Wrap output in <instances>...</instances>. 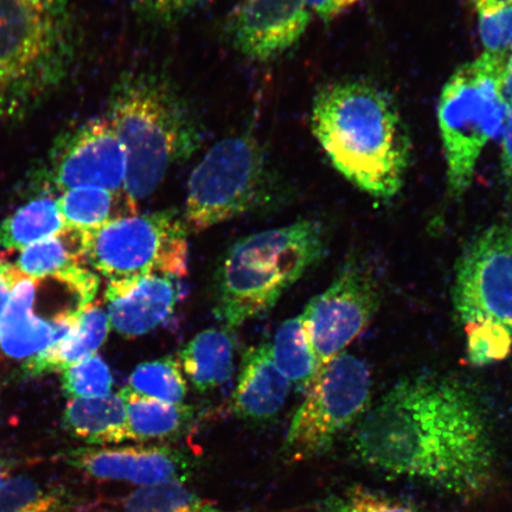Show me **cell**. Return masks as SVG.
<instances>
[{"mask_svg": "<svg viewBox=\"0 0 512 512\" xmlns=\"http://www.w3.org/2000/svg\"><path fill=\"white\" fill-rule=\"evenodd\" d=\"M320 512H422L363 486H351L341 494L325 499Z\"/></svg>", "mask_w": 512, "mask_h": 512, "instance_id": "cell-30", "label": "cell"}, {"mask_svg": "<svg viewBox=\"0 0 512 512\" xmlns=\"http://www.w3.org/2000/svg\"><path fill=\"white\" fill-rule=\"evenodd\" d=\"M373 375L361 357L344 351L319 371L294 413L284 453L292 462L312 459L356 426L370 408Z\"/></svg>", "mask_w": 512, "mask_h": 512, "instance_id": "cell-10", "label": "cell"}, {"mask_svg": "<svg viewBox=\"0 0 512 512\" xmlns=\"http://www.w3.org/2000/svg\"><path fill=\"white\" fill-rule=\"evenodd\" d=\"M452 302L464 330L497 326L512 335V222L479 230L456 262Z\"/></svg>", "mask_w": 512, "mask_h": 512, "instance_id": "cell-11", "label": "cell"}, {"mask_svg": "<svg viewBox=\"0 0 512 512\" xmlns=\"http://www.w3.org/2000/svg\"><path fill=\"white\" fill-rule=\"evenodd\" d=\"M508 54L484 53L460 66L440 94L438 120L445 149L448 189H470L480 153L504 126L509 111L502 95Z\"/></svg>", "mask_w": 512, "mask_h": 512, "instance_id": "cell-6", "label": "cell"}, {"mask_svg": "<svg viewBox=\"0 0 512 512\" xmlns=\"http://www.w3.org/2000/svg\"><path fill=\"white\" fill-rule=\"evenodd\" d=\"M127 156L110 121L93 119L56 138L46 159L32 174L31 188L57 196L76 188H100L124 194Z\"/></svg>", "mask_w": 512, "mask_h": 512, "instance_id": "cell-12", "label": "cell"}, {"mask_svg": "<svg viewBox=\"0 0 512 512\" xmlns=\"http://www.w3.org/2000/svg\"><path fill=\"white\" fill-rule=\"evenodd\" d=\"M502 174L505 183L512 187V105L503 126Z\"/></svg>", "mask_w": 512, "mask_h": 512, "instance_id": "cell-35", "label": "cell"}, {"mask_svg": "<svg viewBox=\"0 0 512 512\" xmlns=\"http://www.w3.org/2000/svg\"><path fill=\"white\" fill-rule=\"evenodd\" d=\"M76 498L61 486L19 476L0 486V512H72Z\"/></svg>", "mask_w": 512, "mask_h": 512, "instance_id": "cell-25", "label": "cell"}, {"mask_svg": "<svg viewBox=\"0 0 512 512\" xmlns=\"http://www.w3.org/2000/svg\"><path fill=\"white\" fill-rule=\"evenodd\" d=\"M209 0H131L133 9L146 21L159 25H171L181 21Z\"/></svg>", "mask_w": 512, "mask_h": 512, "instance_id": "cell-33", "label": "cell"}, {"mask_svg": "<svg viewBox=\"0 0 512 512\" xmlns=\"http://www.w3.org/2000/svg\"><path fill=\"white\" fill-rule=\"evenodd\" d=\"M277 183L266 153L253 137L224 138L192 170L184 221L200 232L266 209L278 196Z\"/></svg>", "mask_w": 512, "mask_h": 512, "instance_id": "cell-7", "label": "cell"}, {"mask_svg": "<svg viewBox=\"0 0 512 512\" xmlns=\"http://www.w3.org/2000/svg\"><path fill=\"white\" fill-rule=\"evenodd\" d=\"M62 387L70 398H98L112 393L110 367L98 355L63 370Z\"/></svg>", "mask_w": 512, "mask_h": 512, "instance_id": "cell-29", "label": "cell"}, {"mask_svg": "<svg viewBox=\"0 0 512 512\" xmlns=\"http://www.w3.org/2000/svg\"><path fill=\"white\" fill-rule=\"evenodd\" d=\"M322 224L300 220L236 241L214 278V315L227 329L264 315L322 260Z\"/></svg>", "mask_w": 512, "mask_h": 512, "instance_id": "cell-5", "label": "cell"}, {"mask_svg": "<svg viewBox=\"0 0 512 512\" xmlns=\"http://www.w3.org/2000/svg\"><path fill=\"white\" fill-rule=\"evenodd\" d=\"M235 344L228 329L200 332L181 352V367L198 392L223 386L234 371Z\"/></svg>", "mask_w": 512, "mask_h": 512, "instance_id": "cell-19", "label": "cell"}, {"mask_svg": "<svg viewBox=\"0 0 512 512\" xmlns=\"http://www.w3.org/2000/svg\"><path fill=\"white\" fill-rule=\"evenodd\" d=\"M106 119L126 150L124 195L133 213L176 164L187 162L201 146L200 124L162 74L124 75L115 83Z\"/></svg>", "mask_w": 512, "mask_h": 512, "instance_id": "cell-3", "label": "cell"}, {"mask_svg": "<svg viewBox=\"0 0 512 512\" xmlns=\"http://www.w3.org/2000/svg\"><path fill=\"white\" fill-rule=\"evenodd\" d=\"M22 277L23 274L19 273L15 266L0 260V317H2L12 290H14L18 280Z\"/></svg>", "mask_w": 512, "mask_h": 512, "instance_id": "cell-36", "label": "cell"}, {"mask_svg": "<svg viewBox=\"0 0 512 512\" xmlns=\"http://www.w3.org/2000/svg\"><path fill=\"white\" fill-rule=\"evenodd\" d=\"M128 380V387L146 398L176 405L187 398V381L174 357L139 364Z\"/></svg>", "mask_w": 512, "mask_h": 512, "instance_id": "cell-28", "label": "cell"}, {"mask_svg": "<svg viewBox=\"0 0 512 512\" xmlns=\"http://www.w3.org/2000/svg\"><path fill=\"white\" fill-rule=\"evenodd\" d=\"M358 463L463 499L494 484L490 422L475 390L453 377L409 376L368 409L350 440Z\"/></svg>", "mask_w": 512, "mask_h": 512, "instance_id": "cell-1", "label": "cell"}, {"mask_svg": "<svg viewBox=\"0 0 512 512\" xmlns=\"http://www.w3.org/2000/svg\"><path fill=\"white\" fill-rule=\"evenodd\" d=\"M86 261L85 232L64 228L60 234L23 249L17 271L28 278H41L68 270Z\"/></svg>", "mask_w": 512, "mask_h": 512, "instance_id": "cell-24", "label": "cell"}, {"mask_svg": "<svg viewBox=\"0 0 512 512\" xmlns=\"http://www.w3.org/2000/svg\"><path fill=\"white\" fill-rule=\"evenodd\" d=\"M467 360L475 367L504 361L512 351V335L497 326H475L465 330Z\"/></svg>", "mask_w": 512, "mask_h": 512, "instance_id": "cell-31", "label": "cell"}, {"mask_svg": "<svg viewBox=\"0 0 512 512\" xmlns=\"http://www.w3.org/2000/svg\"><path fill=\"white\" fill-rule=\"evenodd\" d=\"M12 465L9 460L0 458V486H2L6 480L10 478Z\"/></svg>", "mask_w": 512, "mask_h": 512, "instance_id": "cell-39", "label": "cell"}, {"mask_svg": "<svg viewBox=\"0 0 512 512\" xmlns=\"http://www.w3.org/2000/svg\"><path fill=\"white\" fill-rule=\"evenodd\" d=\"M124 512H230L192 492L184 483L138 488L123 501Z\"/></svg>", "mask_w": 512, "mask_h": 512, "instance_id": "cell-27", "label": "cell"}, {"mask_svg": "<svg viewBox=\"0 0 512 512\" xmlns=\"http://www.w3.org/2000/svg\"><path fill=\"white\" fill-rule=\"evenodd\" d=\"M127 412L131 441L170 440L188 430L195 420V409L184 403H168L146 398L130 387L120 390Z\"/></svg>", "mask_w": 512, "mask_h": 512, "instance_id": "cell-20", "label": "cell"}, {"mask_svg": "<svg viewBox=\"0 0 512 512\" xmlns=\"http://www.w3.org/2000/svg\"><path fill=\"white\" fill-rule=\"evenodd\" d=\"M291 389V382L273 362L270 343H262L243 356L233 394V412L243 421L265 424L283 411Z\"/></svg>", "mask_w": 512, "mask_h": 512, "instance_id": "cell-17", "label": "cell"}, {"mask_svg": "<svg viewBox=\"0 0 512 512\" xmlns=\"http://www.w3.org/2000/svg\"><path fill=\"white\" fill-rule=\"evenodd\" d=\"M110 330L107 312L99 305H89L72 334L53 349L25 362L23 369L29 375H41L72 367L94 356L105 343Z\"/></svg>", "mask_w": 512, "mask_h": 512, "instance_id": "cell-21", "label": "cell"}, {"mask_svg": "<svg viewBox=\"0 0 512 512\" xmlns=\"http://www.w3.org/2000/svg\"><path fill=\"white\" fill-rule=\"evenodd\" d=\"M501 87L503 99L510 107L512 105V53L505 59Z\"/></svg>", "mask_w": 512, "mask_h": 512, "instance_id": "cell-37", "label": "cell"}, {"mask_svg": "<svg viewBox=\"0 0 512 512\" xmlns=\"http://www.w3.org/2000/svg\"><path fill=\"white\" fill-rule=\"evenodd\" d=\"M63 459L89 477L139 488L184 483L196 470L189 454L166 446L81 447L68 451Z\"/></svg>", "mask_w": 512, "mask_h": 512, "instance_id": "cell-14", "label": "cell"}, {"mask_svg": "<svg viewBox=\"0 0 512 512\" xmlns=\"http://www.w3.org/2000/svg\"><path fill=\"white\" fill-rule=\"evenodd\" d=\"M471 3L478 12L499 8V6L512 5V0H471Z\"/></svg>", "mask_w": 512, "mask_h": 512, "instance_id": "cell-38", "label": "cell"}, {"mask_svg": "<svg viewBox=\"0 0 512 512\" xmlns=\"http://www.w3.org/2000/svg\"><path fill=\"white\" fill-rule=\"evenodd\" d=\"M311 126L334 168L358 189L383 200L401 190L411 139L383 89L360 80L325 86L313 100Z\"/></svg>", "mask_w": 512, "mask_h": 512, "instance_id": "cell-2", "label": "cell"}, {"mask_svg": "<svg viewBox=\"0 0 512 512\" xmlns=\"http://www.w3.org/2000/svg\"><path fill=\"white\" fill-rule=\"evenodd\" d=\"M62 424L70 435L88 445H120L131 440L125 402L119 393L69 400Z\"/></svg>", "mask_w": 512, "mask_h": 512, "instance_id": "cell-18", "label": "cell"}, {"mask_svg": "<svg viewBox=\"0 0 512 512\" xmlns=\"http://www.w3.org/2000/svg\"><path fill=\"white\" fill-rule=\"evenodd\" d=\"M86 261L110 281L188 273V226L176 210L121 216L85 232Z\"/></svg>", "mask_w": 512, "mask_h": 512, "instance_id": "cell-9", "label": "cell"}, {"mask_svg": "<svg viewBox=\"0 0 512 512\" xmlns=\"http://www.w3.org/2000/svg\"><path fill=\"white\" fill-rule=\"evenodd\" d=\"M270 345L273 362L280 373L292 386L306 392L316 379L318 366L302 315L281 324Z\"/></svg>", "mask_w": 512, "mask_h": 512, "instance_id": "cell-23", "label": "cell"}, {"mask_svg": "<svg viewBox=\"0 0 512 512\" xmlns=\"http://www.w3.org/2000/svg\"><path fill=\"white\" fill-rule=\"evenodd\" d=\"M480 41L485 53L509 54L512 50V5L478 11Z\"/></svg>", "mask_w": 512, "mask_h": 512, "instance_id": "cell-32", "label": "cell"}, {"mask_svg": "<svg viewBox=\"0 0 512 512\" xmlns=\"http://www.w3.org/2000/svg\"><path fill=\"white\" fill-rule=\"evenodd\" d=\"M123 196L106 189L76 188L62 192L57 197V206L64 226L87 232L121 217L117 211Z\"/></svg>", "mask_w": 512, "mask_h": 512, "instance_id": "cell-26", "label": "cell"}, {"mask_svg": "<svg viewBox=\"0 0 512 512\" xmlns=\"http://www.w3.org/2000/svg\"><path fill=\"white\" fill-rule=\"evenodd\" d=\"M357 2L360 0H305L307 8L324 21H331Z\"/></svg>", "mask_w": 512, "mask_h": 512, "instance_id": "cell-34", "label": "cell"}, {"mask_svg": "<svg viewBox=\"0 0 512 512\" xmlns=\"http://www.w3.org/2000/svg\"><path fill=\"white\" fill-rule=\"evenodd\" d=\"M73 0H0V124L37 112L76 59Z\"/></svg>", "mask_w": 512, "mask_h": 512, "instance_id": "cell-4", "label": "cell"}, {"mask_svg": "<svg viewBox=\"0 0 512 512\" xmlns=\"http://www.w3.org/2000/svg\"><path fill=\"white\" fill-rule=\"evenodd\" d=\"M177 280L169 275L151 274L108 281L106 300L111 328L127 338L156 330L176 309L181 297Z\"/></svg>", "mask_w": 512, "mask_h": 512, "instance_id": "cell-16", "label": "cell"}, {"mask_svg": "<svg viewBox=\"0 0 512 512\" xmlns=\"http://www.w3.org/2000/svg\"><path fill=\"white\" fill-rule=\"evenodd\" d=\"M99 278L74 266L41 278L18 280L0 317V349L29 361L72 334L98 292Z\"/></svg>", "mask_w": 512, "mask_h": 512, "instance_id": "cell-8", "label": "cell"}, {"mask_svg": "<svg viewBox=\"0 0 512 512\" xmlns=\"http://www.w3.org/2000/svg\"><path fill=\"white\" fill-rule=\"evenodd\" d=\"M64 228L57 196L51 192H37L32 200L0 223V247L23 251L37 242L53 238Z\"/></svg>", "mask_w": 512, "mask_h": 512, "instance_id": "cell-22", "label": "cell"}, {"mask_svg": "<svg viewBox=\"0 0 512 512\" xmlns=\"http://www.w3.org/2000/svg\"><path fill=\"white\" fill-rule=\"evenodd\" d=\"M379 307L380 286L374 275L361 262L349 259L302 313L318 373L368 328Z\"/></svg>", "mask_w": 512, "mask_h": 512, "instance_id": "cell-13", "label": "cell"}, {"mask_svg": "<svg viewBox=\"0 0 512 512\" xmlns=\"http://www.w3.org/2000/svg\"><path fill=\"white\" fill-rule=\"evenodd\" d=\"M310 21L305 0H242L230 21V38L243 56L266 62L291 49Z\"/></svg>", "mask_w": 512, "mask_h": 512, "instance_id": "cell-15", "label": "cell"}]
</instances>
